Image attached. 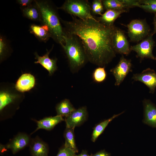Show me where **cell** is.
<instances>
[{
    "label": "cell",
    "mask_w": 156,
    "mask_h": 156,
    "mask_svg": "<svg viewBox=\"0 0 156 156\" xmlns=\"http://www.w3.org/2000/svg\"><path fill=\"white\" fill-rule=\"evenodd\" d=\"M71 16L70 21L61 19L64 29L79 38L88 60L99 67H105L116 57L112 42L116 27L106 26L97 20L83 21Z\"/></svg>",
    "instance_id": "cell-1"
},
{
    "label": "cell",
    "mask_w": 156,
    "mask_h": 156,
    "mask_svg": "<svg viewBox=\"0 0 156 156\" xmlns=\"http://www.w3.org/2000/svg\"><path fill=\"white\" fill-rule=\"evenodd\" d=\"M34 2L40 11V22L48 27L51 38L62 46L64 42V30L55 8L49 1L35 0Z\"/></svg>",
    "instance_id": "cell-2"
},
{
    "label": "cell",
    "mask_w": 156,
    "mask_h": 156,
    "mask_svg": "<svg viewBox=\"0 0 156 156\" xmlns=\"http://www.w3.org/2000/svg\"><path fill=\"white\" fill-rule=\"evenodd\" d=\"M64 44L62 47L68 58L71 70H77L87 60L83 44L76 35L67 31L64 29Z\"/></svg>",
    "instance_id": "cell-3"
},
{
    "label": "cell",
    "mask_w": 156,
    "mask_h": 156,
    "mask_svg": "<svg viewBox=\"0 0 156 156\" xmlns=\"http://www.w3.org/2000/svg\"><path fill=\"white\" fill-rule=\"evenodd\" d=\"M57 9L83 21L97 20L91 13V6L87 0H66Z\"/></svg>",
    "instance_id": "cell-4"
},
{
    "label": "cell",
    "mask_w": 156,
    "mask_h": 156,
    "mask_svg": "<svg viewBox=\"0 0 156 156\" xmlns=\"http://www.w3.org/2000/svg\"><path fill=\"white\" fill-rule=\"evenodd\" d=\"M127 27L128 36L132 41L142 40L150 34V28L145 20H133Z\"/></svg>",
    "instance_id": "cell-5"
},
{
    "label": "cell",
    "mask_w": 156,
    "mask_h": 156,
    "mask_svg": "<svg viewBox=\"0 0 156 156\" xmlns=\"http://www.w3.org/2000/svg\"><path fill=\"white\" fill-rule=\"evenodd\" d=\"M153 36L152 33H150L140 43L130 47L131 50L135 51L137 54V57L139 58L141 60L144 58L156 60V57L153 53L155 44Z\"/></svg>",
    "instance_id": "cell-6"
},
{
    "label": "cell",
    "mask_w": 156,
    "mask_h": 156,
    "mask_svg": "<svg viewBox=\"0 0 156 156\" xmlns=\"http://www.w3.org/2000/svg\"><path fill=\"white\" fill-rule=\"evenodd\" d=\"M131 71V60L125 58L122 55L118 64L110 70L116 80L115 86H119L129 73Z\"/></svg>",
    "instance_id": "cell-7"
},
{
    "label": "cell",
    "mask_w": 156,
    "mask_h": 156,
    "mask_svg": "<svg viewBox=\"0 0 156 156\" xmlns=\"http://www.w3.org/2000/svg\"><path fill=\"white\" fill-rule=\"evenodd\" d=\"M112 42L116 53L126 55L130 53L131 50L125 35L123 31L116 27L113 36Z\"/></svg>",
    "instance_id": "cell-8"
},
{
    "label": "cell",
    "mask_w": 156,
    "mask_h": 156,
    "mask_svg": "<svg viewBox=\"0 0 156 156\" xmlns=\"http://www.w3.org/2000/svg\"><path fill=\"white\" fill-rule=\"evenodd\" d=\"M30 141L28 135L24 133H20L6 145H2L0 147L1 151L4 149H10L13 154H15L29 144Z\"/></svg>",
    "instance_id": "cell-9"
},
{
    "label": "cell",
    "mask_w": 156,
    "mask_h": 156,
    "mask_svg": "<svg viewBox=\"0 0 156 156\" xmlns=\"http://www.w3.org/2000/svg\"><path fill=\"white\" fill-rule=\"evenodd\" d=\"M88 113L86 107L75 109L65 117L66 127L75 128L82 125L87 120Z\"/></svg>",
    "instance_id": "cell-10"
},
{
    "label": "cell",
    "mask_w": 156,
    "mask_h": 156,
    "mask_svg": "<svg viewBox=\"0 0 156 156\" xmlns=\"http://www.w3.org/2000/svg\"><path fill=\"white\" fill-rule=\"evenodd\" d=\"M132 79L143 83L148 88L150 93H154L156 88V73L153 70L147 68L141 73L134 74Z\"/></svg>",
    "instance_id": "cell-11"
},
{
    "label": "cell",
    "mask_w": 156,
    "mask_h": 156,
    "mask_svg": "<svg viewBox=\"0 0 156 156\" xmlns=\"http://www.w3.org/2000/svg\"><path fill=\"white\" fill-rule=\"evenodd\" d=\"M144 119L143 122L152 127L156 128V106L149 100L143 101Z\"/></svg>",
    "instance_id": "cell-12"
},
{
    "label": "cell",
    "mask_w": 156,
    "mask_h": 156,
    "mask_svg": "<svg viewBox=\"0 0 156 156\" xmlns=\"http://www.w3.org/2000/svg\"><path fill=\"white\" fill-rule=\"evenodd\" d=\"M29 145L31 156H48V145L38 136L31 140Z\"/></svg>",
    "instance_id": "cell-13"
},
{
    "label": "cell",
    "mask_w": 156,
    "mask_h": 156,
    "mask_svg": "<svg viewBox=\"0 0 156 156\" xmlns=\"http://www.w3.org/2000/svg\"><path fill=\"white\" fill-rule=\"evenodd\" d=\"M128 9L121 10H109L107 11L101 16L96 19L99 22L107 26H114V23L116 20L122 13L127 12Z\"/></svg>",
    "instance_id": "cell-14"
},
{
    "label": "cell",
    "mask_w": 156,
    "mask_h": 156,
    "mask_svg": "<svg viewBox=\"0 0 156 156\" xmlns=\"http://www.w3.org/2000/svg\"><path fill=\"white\" fill-rule=\"evenodd\" d=\"M34 77L29 73H25L19 78L15 86L18 91L23 92L28 91L34 87L35 84Z\"/></svg>",
    "instance_id": "cell-15"
},
{
    "label": "cell",
    "mask_w": 156,
    "mask_h": 156,
    "mask_svg": "<svg viewBox=\"0 0 156 156\" xmlns=\"http://www.w3.org/2000/svg\"><path fill=\"white\" fill-rule=\"evenodd\" d=\"M51 50L47 51V53L42 56H39L37 53L35 55L37 61L34 63H39L47 69L49 72L50 75H52L57 70L56 59L50 58L49 55Z\"/></svg>",
    "instance_id": "cell-16"
},
{
    "label": "cell",
    "mask_w": 156,
    "mask_h": 156,
    "mask_svg": "<svg viewBox=\"0 0 156 156\" xmlns=\"http://www.w3.org/2000/svg\"><path fill=\"white\" fill-rule=\"evenodd\" d=\"M64 120L63 117L57 115L54 116L44 118L36 121L37 127L34 132L40 129L51 130L58 124Z\"/></svg>",
    "instance_id": "cell-17"
},
{
    "label": "cell",
    "mask_w": 156,
    "mask_h": 156,
    "mask_svg": "<svg viewBox=\"0 0 156 156\" xmlns=\"http://www.w3.org/2000/svg\"><path fill=\"white\" fill-rule=\"evenodd\" d=\"M30 31L31 33L39 40L44 42L47 41L51 37L49 29L45 25L40 26L32 24L30 26Z\"/></svg>",
    "instance_id": "cell-18"
},
{
    "label": "cell",
    "mask_w": 156,
    "mask_h": 156,
    "mask_svg": "<svg viewBox=\"0 0 156 156\" xmlns=\"http://www.w3.org/2000/svg\"><path fill=\"white\" fill-rule=\"evenodd\" d=\"M124 112L117 114H114L110 118L105 120L96 125L93 129L92 135L91 140L95 142L108 125L113 119L122 114Z\"/></svg>",
    "instance_id": "cell-19"
},
{
    "label": "cell",
    "mask_w": 156,
    "mask_h": 156,
    "mask_svg": "<svg viewBox=\"0 0 156 156\" xmlns=\"http://www.w3.org/2000/svg\"><path fill=\"white\" fill-rule=\"evenodd\" d=\"M75 109L69 100L65 99L58 103L56 107L57 115L62 117H67Z\"/></svg>",
    "instance_id": "cell-20"
},
{
    "label": "cell",
    "mask_w": 156,
    "mask_h": 156,
    "mask_svg": "<svg viewBox=\"0 0 156 156\" xmlns=\"http://www.w3.org/2000/svg\"><path fill=\"white\" fill-rule=\"evenodd\" d=\"M74 128L66 127L64 132L65 139L64 146L69 148L75 153L78 152L75 139Z\"/></svg>",
    "instance_id": "cell-21"
},
{
    "label": "cell",
    "mask_w": 156,
    "mask_h": 156,
    "mask_svg": "<svg viewBox=\"0 0 156 156\" xmlns=\"http://www.w3.org/2000/svg\"><path fill=\"white\" fill-rule=\"evenodd\" d=\"M23 14L24 16L31 20L35 21H41V15L39 10L35 3L22 9Z\"/></svg>",
    "instance_id": "cell-22"
},
{
    "label": "cell",
    "mask_w": 156,
    "mask_h": 156,
    "mask_svg": "<svg viewBox=\"0 0 156 156\" xmlns=\"http://www.w3.org/2000/svg\"><path fill=\"white\" fill-rule=\"evenodd\" d=\"M104 7L107 10H121L129 8L122 0H102Z\"/></svg>",
    "instance_id": "cell-23"
},
{
    "label": "cell",
    "mask_w": 156,
    "mask_h": 156,
    "mask_svg": "<svg viewBox=\"0 0 156 156\" xmlns=\"http://www.w3.org/2000/svg\"><path fill=\"white\" fill-rule=\"evenodd\" d=\"M17 96L8 92L1 91L0 93V111H1L7 105L13 103Z\"/></svg>",
    "instance_id": "cell-24"
},
{
    "label": "cell",
    "mask_w": 156,
    "mask_h": 156,
    "mask_svg": "<svg viewBox=\"0 0 156 156\" xmlns=\"http://www.w3.org/2000/svg\"><path fill=\"white\" fill-rule=\"evenodd\" d=\"M92 77L94 81L96 82L101 83L104 81L107 77L105 67H99L95 69Z\"/></svg>",
    "instance_id": "cell-25"
},
{
    "label": "cell",
    "mask_w": 156,
    "mask_h": 156,
    "mask_svg": "<svg viewBox=\"0 0 156 156\" xmlns=\"http://www.w3.org/2000/svg\"><path fill=\"white\" fill-rule=\"evenodd\" d=\"M132 5L133 7H138L147 12L156 14V4H140L138 3L137 1L133 0Z\"/></svg>",
    "instance_id": "cell-26"
},
{
    "label": "cell",
    "mask_w": 156,
    "mask_h": 156,
    "mask_svg": "<svg viewBox=\"0 0 156 156\" xmlns=\"http://www.w3.org/2000/svg\"><path fill=\"white\" fill-rule=\"evenodd\" d=\"M102 1L101 0H94L91 6V12L94 14L101 15L104 9Z\"/></svg>",
    "instance_id": "cell-27"
},
{
    "label": "cell",
    "mask_w": 156,
    "mask_h": 156,
    "mask_svg": "<svg viewBox=\"0 0 156 156\" xmlns=\"http://www.w3.org/2000/svg\"><path fill=\"white\" fill-rule=\"evenodd\" d=\"M9 45L7 41L3 36H0V56L2 59L5 53L8 51Z\"/></svg>",
    "instance_id": "cell-28"
},
{
    "label": "cell",
    "mask_w": 156,
    "mask_h": 156,
    "mask_svg": "<svg viewBox=\"0 0 156 156\" xmlns=\"http://www.w3.org/2000/svg\"><path fill=\"white\" fill-rule=\"evenodd\" d=\"M75 155L74 151L64 146L60 149L56 156H75Z\"/></svg>",
    "instance_id": "cell-29"
},
{
    "label": "cell",
    "mask_w": 156,
    "mask_h": 156,
    "mask_svg": "<svg viewBox=\"0 0 156 156\" xmlns=\"http://www.w3.org/2000/svg\"><path fill=\"white\" fill-rule=\"evenodd\" d=\"M33 1L32 0H18L17 1L23 7H25L31 5Z\"/></svg>",
    "instance_id": "cell-30"
},
{
    "label": "cell",
    "mask_w": 156,
    "mask_h": 156,
    "mask_svg": "<svg viewBox=\"0 0 156 156\" xmlns=\"http://www.w3.org/2000/svg\"><path fill=\"white\" fill-rule=\"evenodd\" d=\"M90 156H111V155L110 153L103 150L100 151L94 154H91Z\"/></svg>",
    "instance_id": "cell-31"
},
{
    "label": "cell",
    "mask_w": 156,
    "mask_h": 156,
    "mask_svg": "<svg viewBox=\"0 0 156 156\" xmlns=\"http://www.w3.org/2000/svg\"><path fill=\"white\" fill-rule=\"evenodd\" d=\"M138 3L140 4H156V0H138Z\"/></svg>",
    "instance_id": "cell-32"
},
{
    "label": "cell",
    "mask_w": 156,
    "mask_h": 156,
    "mask_svg": "<svg viewBox=\"0 0 156 156\" xmlns=\"http://www.w3.org/2000/svg\"><path fill=\"white\" fill-rule=\"evenodd\" d=\"M153 24L154 26V30L151 33L153 35L156 33V14H155L154 17Z\"/></svg>",
    "instance_id": "cell-33"
},
{
    "label": "cell",
    "mask_w": 156,
    "mask_h": 156,
    "mask_svg": "<svg viewBox=\"0 0 156 156\" xmlns=\"http://www.w3.org/2000/svg\"><path fill=\"white\" fill-rule=\"evenodd\" d=\"M75 156H90L86 150H83L79 154L75 155Z\"/></svg>",
    "instance_id": "cell-34"
}]
</instances>
